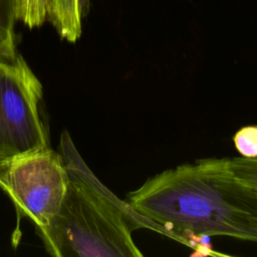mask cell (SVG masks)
Here are the masks:
<instances>
[{
    "instance_id": "6da1fadb",
    "label": "cell",
    "mask_w": 257,
    "mask_h": 257,
    "mask_svg": "<svg viewBox=\"0 0 257 257\" xmlns=\"http://www.w3.org/2000/svg\"><path fill=\"white\" fill-rule=\"evenodd\" d=\"M61 149L69 182L59 211L39 232L47 251L56 257L143 256L132 237L144 225L140 216L92 175L66 133Z\"/></svg>"
},
{
    "instance_id": "7a4b0ae2",
    "label": "cell",
    "mask_w": 257,
    "mask_h": 257,
    "mask_svg": "<svg viewBox=\"0 0 257 257\" xmlns=\"http://www.w3.org/2000/svg\"><path fill=\"white\" fill-rule=\"evenodd\" d=\"M62 156L49 147L0 161V188L38 233L56 216L68 187Z\"/></svg>"
},
{
    "instance_id": "3957f363",
    "label": "cell",
    "mask_w": 257,
    "mask_h": 257,
    "mask_svg": "<svg viewBox=\"0 0 257 257\" xmlns=\"http://www.w3.org/2000/svg\"><path fill=\"white\" fill-rule=\"evenodd\" d=\"M42 86L22 56L0 60V161L48 147Z\"/></svg>"
},
{
    "instance_id": "277c9868",
    "label": "cell",
    "mask_w": 257,
    "mask_h": 257,
    "mask_svg": "<svg viewBox=\"0 0 257 257\" xmlns=\"http://www.w3.org/2000/svg\"><path fill=\"white\" fill-rule=\"evenodd\" d=\"M82 19L78 0H48L47 20L68 42H75L80 37Z\"/></svg>"
},
{
    "instance_id": "5b68a950",
    "label": "cell",
    "mask_w": 257,
    "mask_h": 257,
    "mask_svg": "<svg viewBox=\"0 0 257 257\" xmlns=\"http://www.w3.org/2000/svg\"><path fill=\"white\" fill-rule=\"evenodd\" d=\"M15 1L0 0V60L11 61L18 55L15 40Z\"/></svg>"
},
{
    "instance_id": "8992f818",
    "label": "cell",
    "mask_w": 257,
    "mask_h": 257,
    "mask_svg": "<svg viewBox=\"0 0 257 257\" xmlns=\"http://www.w3.org/2000/svg\"><path fill=\"white\" fill-rule=\"evenodd\" d=\"M16 20L29 28L41 26L47 20L48 0H14Z\"/></svg>"
},
{
    "instance_id": "52a82bcc",
    "label": "cell",
    "mask_w": 257,
    "mask_h": 257,
    "mask_svg": "<svg viewBox=\"0 0 257 257\" xmlns=\"http://www.w3.org/2000/svg\"><path fill=\"white\" fill-rule=\"evenodd\" d=\"M227 163L237 181L257 188V158H231Z\"/></svg>"
},
{
    "instance_id": "ba28073f",
    "label": "cell",
    "mask_w": 257,
    "mask_h": 257,
    "mask_svg": "<svg viewBox=\"0 0 257 257\" xmlns=\"http://www.w3.org/2000/svg\"><path fill=\"white\" fill-rule=\"evenodd\" d=\"M238 153L245 158H257V125L240 128L233 138Z\"/></svg>"
},
{
    "instance_id": "9c48e42d",
    "label": "cell",
    "mask_w": 257,
    "mask_h": 257,
    "mask_svg": "<svg viewBox=\"0 0 257 257\" xmlns=\"http://www.w3.org/2000/svg\"><path fill=\"white\" fill-rule=\"evenodd\" d=\"M89 3L90 0H78V5H79V10L82 18H84L89 10Z\"/></svg>"
}]
</instances>
